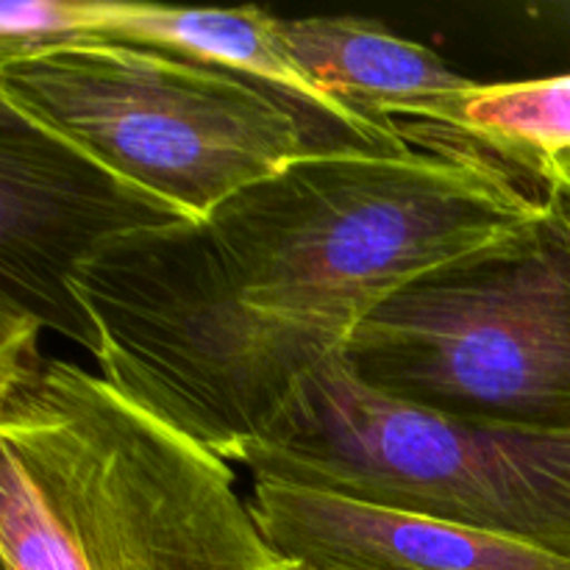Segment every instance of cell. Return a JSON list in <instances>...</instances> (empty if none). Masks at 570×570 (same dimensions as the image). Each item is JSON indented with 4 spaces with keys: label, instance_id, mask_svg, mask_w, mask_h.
Here are the masks:
<instances>
[{
    "label": "cell",
    "instance_id": "2",
    "mask_svg": "<svg viewBox=\"0 0 570 570\" xmlns=\"http://www.w3.org/2000/svg\"><path fill=\"white\" fill-rule=\"evenodd\" d=\"M3 570H301L223 456L65 360L0 384Z\"/></svg>",
    "mask_w": 570,
    "mask_h": 570
},
{
    "label": "cell",
    "instance_id": "7",
    "mask_svg": "<svg viewBox=\"0 0 570 570\" xmlns=\"http://www.w3.org/2000/svg\"><path fill=\"white\" fill-rule=\"evenodd\" d=\"M248 504L273 549L306 570H570L495 534L282 479L254 476Z\"/></svg>",
    "mask_w": 570,
    "mask_h": 570
},
{
    "label": "cell",
    "instance_id": "3",
    "mask_svg": "<svg viewBox=\"0 0 570 570\" xmlns=\"http://www.w3.org/2000/svg\"><path fill=\"white\" fill-rule=\"evenodd\" d=\"M440 262L362 321L343 365L365 387L476 426L570 432V200Z\"/></svg>",
    "mask_w": 570,
    "mask_h": 570
},
{
    "label": "cell",
    "instance_id": "14",
    "mask_svg": "<svg viewBox=\"0 0 570 570\" xmlns=\"http://www.w3.org/2000/svg\"><path fill=\"white\" fill-rule=\"evenodd\" d=\"M301 570H306V568H301Z\"/></svg>",
    "mask_w": 570,
    "mask_h": 570
},
{
    "label": "cell",
    "instance_id": "4",
    "mask_svg": "<svg viewBox=\"0 0 570 570\" xmlns=\"http://www.w3.org/2000/svg\"><path fill=\"white\" fill-rule=\"evenodd\" d=\"M0 104L184 220H200L321 145L309 117L284 95L223 67L117 39L0 65Z\"/></svg>",
    "mask_w": 570,
    "mask_h": 570
},
{
    "label": "cell",
    "instance_id": "5",
    "mask_svg": "<svg viewBox=\"0 0 570 570\" xmlns=\"http://www.w3.org/2000/svg\"><path fill=\"white\" fill-rule=\"evenodd\" d=\"M254 476L399 507L570 562V432L476 426L365 387L334 360L237 456Z\"/></svg>",
    "mask_w": 570,
    "mask_h": 570
},
{
    "label": "cell",
    "instance_id": "13",
    "mask_svg": "<svg viewBox=\"0 0 570 570\" xmlns=\"http://www.w3.org/2000/svg\"><path fill=\"white\" fill-rule=\"evenodd\" d=\"M534 178H538L540 189H554L570 200V150L546 159L534 173Z\"/></svg>",
    "mask_w": 570,
    "mask_h": 570
},
{
    "label": "cell",
    "instance_id": "10",
    "mask_svg": "<svg viewBox=\"0 0 570 570\" xmlns=\"http://www.w3.org/2000/svg\"><path fill=\"white\" fill-rule=\"evenodd\" d=\"M570 150V76L476 83L460 104L438 154L490 159L534 178L546 159Z\"/></svg>",
    "mask_w": 570,
    "mask_h": 570
},
{
    "label": "cell",
    "instance_id": "9",
    "mask_svg": "<svg viewBox=\"0 0 570 570\" xmlns=\"http://www.w3.org/2000/svg\"><path fill=\"white\" fill-rule=\"evenodd\" d=\"M92 37L148 45L250 78L298 106L326 145L406 154V139L362 120L309 78L278 33V17L245 9H181L137 0H92Z\"/></svg>",
    "mask_w": 570,
    "mask_h": 570
},
{
    "label": "cell",
    "instance_id": "1",
    "mask_svg": "<svg viewBox=\"0 0 570 570\" xmlns=\"http://www.w3.org/2000/svg\"><path fill=\"white\" fill-rule=\"evenodd\" d=\"M540 198L479 156L317 145L200 220L111 239L70 289L100 376L237 462L379 304Z\"/></svg>",
    "mask_w": 570,
    "mask_h": 570
},
{
    "label": "cell",
    "instance_id": "12",
    "mask_svg": "<svg viewBox=\"0 0 570 570\" xmlns=\"http://www.w3.org/2000/svg\"><path fill=\"white\" fill-rule=\"evenodd\" d=\"M39 332L42 326L33 317L0 306V384L17 382L42 365Z\"/></svg>",
    "mask_w": 570,
    "mask_h": 570
},
{
    "label": "cell",
    "instance_id": "8",
    "mask_svg": "<svg viewBox=\"0 0 570 570\" xmlns=\"http://www.w3.org/2000/svg\"><path fill=\"white\" fill-rule=\"evenodd\" d=\"M278 33L312 81L412 148L438 150L476 89L426 45L365 17H278Z\"/></svg>",
    "mask_w": 570,
    "mask_h": 570
},
{
    "label": "cell",
    "instance_id": "6",
    "mask_svg": "<svg viewBox=\"0 0 570 570\" xmlns=\"http://www.w3.org/2000/svg\"><path fill=\"white\" fill-rule=\"evenodd\" d=\"M184 220L100 161L0 104V306L98 354L70 278L106 243Z\"/></svg>",
    "mask_w": 570,
    "mask_h": 570
},
{
    "label": "cell",
    "instance_id": "11",
    "mask_svg": "<svg viewBox=\"0 0 570 570\" xmlns=\"http://www.w3.org/2000/svg\"><path fill=\"white\" fill-rule=\"evenodd\" d=\"M92 37V0H3L0 65Z\"/></svg>",
    "mask_w": 570,
    "mask_h": 570
}]
</instances>
